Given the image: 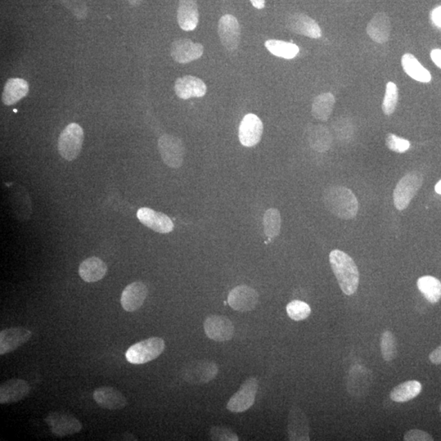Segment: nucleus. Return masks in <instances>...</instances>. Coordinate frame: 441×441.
<instances>
[{"label": "nucleus", "mask_w": 441, "mask_h": 441, "mask_svg": "<svg viewBox=\"0 0 441 441\" xmlns=\"http://www.w3.org/2000/svg\"><path fill=\"white\" fill-rule=\"evenodd\" d=\"M330 262L341 291L350 296L357 292L359 273L354 260L344 252L335 250L330 254Z\"/></svg>", "instance_id": "nucleus-1"}, {"label": "nucleus", "mask_w": 441, "mask_h": 441, "mask_svg": "<svg viewBox=\"0 0 441 441\" xmlns=\"http://www.w3.org/2000/svg\"><path fill=\"white\" fill-rule=\"evenodd\" d=\"M323 203L330 213L344 220L354 218L359 210L358 200L354 193L341 186L327 189L323 194Z\"/></svg>", "instance_id": "nucleus-2"}, {"label": "nucleus", "mask_w": 441, "mask_h": 441, "mask_svg": "<svg viewBox=\"0 0 441 441\" xmlns=\"http://www.w3.org/2000/svg\"><path fill=\"white\" fill-rule=\"evenodd\" d=\"M84 142V130L78 124L67 125L58 138L57 149L63 159L72 161L77 158Z\"/></svg>", "instance_id": "nucleus-3"}, {"label": "nucleus", "mask_w": 441, "mask_h": 441, "mask_svg": "<svg viewBox=\"0 0 441 441\" xmlns=\"http://www.w3.org/2000/svg\"><path fill=\"white\" fill-rule=\"evenodd\" d=\"M165 348V341L160 337H151L130 346L126 353L129 363L142 364L158 358Z\"/></svg>", "instance_id": "nucleus-4"}, {"label": "nucleus", "mask_w": 441, "mask_h": 441, "mask_svg": "<svg viewBox=\"0 0 441 441\" xmlns=\"http://www.w3.org/2000/svg\"><path fill=\"white\" fill-rule=\"evenodd\" d=\"M422 182L424 177L417 172L409 173L400 180L393 193L395 208L400 211L407 209L413 198L420 191Z\"/></svg>", "instance_id": "nucleus-5"}, {"label": "nucleus", "mask_w": 441, "mask_h": 441, "mask_svg": "<svg viewBox=\"0 0 441 441\" xmlns=\"http://www.w3.org/2000/svg\"><path fill=\"white\" fill-rule=\"evenodd\" d=\"M158 148L162 160L172 169L182 167L185 156V147L181 139L170 134L161 136L158 142Z\"/></svg>", "instance_id": "nucleus-6"}, {"label": "nucleus", "mask_w": 441, "mask_h": 441, "mask_svg": "<svg viewBox=\"0 0 441 441\" xmlns=\"http://www.w3.org/2000/svg\"><path fill=\"white\" fill-rule=\"evenodd\" d=\"M218 373V367L213 362L196 361L189 363L184 367L182 377L189 384H205L215 379Z\"/></svg>", "instance_id": "nucleus-7"}, {"label": "nucleus", "mask_w": 441, "mask_h": 441, "mask_svg": "<svg viewBox=\"0 0 441 441\" xmlns=\"http://www.w3.org/2000/svg\"><path fill=\"white\" fill-rule=\"evenodd\" d=\"M259 390V381L250 377L242 384L235 395L229 399L227 409L233 413L245 412L253 406Z\"/></svg>", "instance_id": "nucleus-8"}, {"label": "nucleus", "mask_w": 441, "mask_h": 441, "mask_svg": "<svg viewBox=\"0 0 441 441\" xmlns=\"http://www.w3.org/2000/svg\"><path fill=\"white\" fill-rule=\"evenodd\" d=\"M45 422L50 427L51 433L58 438L79 433L83 429L82 424L77 418L65 413H49Z\"/></svg>", "instance_id": "nucleus-9"}, {"label": "nucleus", "mask_w": 441, "mask_h": 441, "mask_svg": "<svg viewBox=\"0 0 441 441\" xmlns=\"http://www.w3.org/2000/svg\"><path fill=\"white\" fill-rule=\"evenodd\" d=\"M218 35L225 49L228 52L236 51L241 43V26L236 18L227 15L220 18Z\"/></svg>", "instance_id": "nucleus-10"}, {"label": "nucleus", "mask_w": 441, "mask_h": 441, "mask_svg": "<svg viewBox=\"0 0 441 441\" xmlns=\"http://www.w3.org/2000/svg\"><path fill=\"white\" fill-rule=\"evenodd\" d=\"M259 295L253 288L240 285L229 292L228 304L237 312H245L253 310L259 303Z\"/></svg>", "instance_id": "nucleus-11"}, {"label": "nucleus", "mask_w": 441, "mask_h": 441, "mask_svg": "<svg viewBox=\"0 0 441 441\" xmlns=\"http://www.w3.org/2000/svg\"><path fill=\"white\" fill-rule=\"evenodd\" d=\"M373 382L372 372L362 366L350 368L348 377V391L355 398L363 397L368 393Z\"/></svg>", "instance_id": "nucleus-12"}, {"label": "nucleus", "mask_w": 441, "mask_h": 441, "mask_svg": "<svg viewBox=\"0 0 441 441\" xmlns=\"http://www.w3.org/2000/svg\"><path fill=\"white\" fill-rule=\"evenodd\" d=\"M204 328L209 339L215 341L231 340L235 332V327L231 319L223 316H211L207 318Z\"/></svg>", "instance_id": "nucleus-13"}, {"label": "nucleus", "mask_w": 441, "mask_h": 441, "mask_svg": "<svg viewBox=\"0 0 441 441\" xmlns=\"http://www.w3.org/2000/svg\"><path fill=\"white\" fill-rule=\"evenodd\" d=\"M263 124L259 116L247 114L242 120L238 129V138L243 146L254 147L262 139Z\"/></svg>", "instance_id": "nucleus-14"}, {"label": "nucleus", "mask_w": 441, "mask_h": 441, "mask_svg": "<svg viewBox=\"0 0 441 441\" xmlns=\"http://www.w3.org/2000/svg\"><path fill=\"white\" fill-rule=\"evenodd\" d=\"M171 56L175 62L186 64L199 59L203 55V45L188 39L175 40L171 45Z\"/></svg>", "instance_id": "nucleus-15"}, {"label": "nucleus", "mask_w": 441, "mask_h": 441, "mask_svg": "<svg viewBox=\"0 0 441 441\" xmlns=\"http://www.w3.org/2000/svg\"><path fill=\"white\" fill-rule=\"evenodd\" d=\"M32 332L24 327L6 328L0 332V355L13 352L30 341Z\"/></svg>", "instance_id": "nucleus-16"}, {"label": "nucleus", "mask_w": 441, "mask_h": 441, "mask_svg": "<svg viewBox=\"0 0 441 441\" xmlns=\"http://www.w3.org/2000/svg\"><path fill=\"white\" fill-rule=\"evenodd\" d=\"M286 26L294 33L312 39L321 37V29L317 22L303 13H294L288 17Z\"/></svg>", "instance_id": "nucleus-17"}, {"label": "nucleus", "mask_w": 441, "mask_h": 441, "mask_svg": "<svg viewBox=\"0 0 441 441\" xmlns=\"http://www.w3.org/2000/svg\"><path fill=\"white\" fill-rule=\"evenodd\" d=\"M137 217L144 226L156 232L168 234L173 232V223L167 215L149 208H142L138 211Z\"/></svg>", "instance_id": "nucleus-18"}, {"label": "nucleus", "mask_w": 441, "mask_h": 441, "mask_svg": "<svg viewBox=\"0 0 441 441\" xmlns=\"http://www.w3.org/2000/svg\"><path fill=\"white\" fill-rule=\"evenodd\" d=\"M147 295L148 289L145 283L133 282L124 290L121 295V305L126 312H133L142 307Z\"/></svg>", "instance_id": "nucleus-19"}, {"label": "nucleus", "mask_w": 441, "mask_h": 441, "mask_svg": "<svg viewBox=\"0 0 441 441\" xmlns=\"http://www.w3.org/2000/svg\"><path fill=\"white\" fill-rule=\"evenodd\" d=\"M93 398L99 406L109 411H120L128 404L124 394L111 386L97 388L94 391Z\"/></svg>", "instance_id": "nucleus-20"}, {"label": "nucleus", "mask_w": 441, "mask_h": 441, "mask_svg": "<svg viewBox=\"0 0 441 441\" xmlns=\"http://www.w3.org/2000/svg\"><path fill=\"white\" fill-rule=\"evenodd\" d=\"M30 386L24 379L8 380L0 386V404H7L20 402L29 395Z\"/></svg>", "instance_id": "nucleus-21"}, {"label": "nucleus", "mask_w": 441, "mask_h": 441, "mask_svg": "<svg viewBox=\"0 0 441 441\" xmlns=\"http://www.w3.org/2000/svg\"><path fill=\"white\" fill-rule=\"evenodd\" d=\"M175 93L179 98L187 100L191 97H202L207 93L204 81L192 75L178 78L174 84Z\"/></svg>", "instance_id": "nucleus-22"}, {"label": "nucleus", "mask_w": 441, "mask_h": 441, "mask_svg": "<svg viewBox=\"0 0 441 441\" xmlns=\"http://www.w3.org/2000/svg\"><path fill=\"white\" fill-rule=\"evenodd\" d=\"M290 440H310V429L307 417L298 407L291 409L288 424Z\"/></svg>", "instance_id": "nucleus-23"}, {"label": "nucleus", "mask_w": 441, "mask_h": 441, "mask_svg": "<svg viewBox=\"0 0 441 441\" xmlns=\"http://www.w3.org/2000/svg\"><path fill=\"white\" fill-rule=\"evenodd\" d=\"M199 10L196 0H180L178 9V22L185 31L194 30L199 24Z\"/></svg>", "instance_id": "nucleus-24"}, {"label": "nucleus", "mask_w": 441, "mask_h": 441, "mask_svg": "<svg viewBox=\"0 0 441 441\" xmlns=\"http://www.w3.org/2000/svg\"><path fill=\"white\" fill-rule=\"evenodd\" d=\"M391 21L385 12H377L367 26V33L373 41L384 44L388 41L391 35Z\"/></svg>", "instance_id": "nucleus-25"}, {"label": "nucleus", "mask_w": 441, "mask_h": 441, "mask_svg": "<svg viewBox=\"0 0 441 441\" xmlns=\"http://www.w3.org/2000/svg\"><path fill=\"white\" fill-rule=\"evenodd\" d=\"M106 272V264L96 256L84 260L79 268V276L82 278L84 281L88 283L101 281L102 279L104 278Z\"/></svg>", "instance_id": "nucleus-26"}, {"label": "nucleus", "mask_w": 441, "mask_h": 441, "mask_svg": "<svg viewBox=\"0 0 441 441\" xmlns=\"http://www.w3.org/2000/svg\"><path fill=\"white\" fill-rule=\"evenodd\" d=\"M29 93V84L24 79H9L4 85L2 100L4 105L16 104Z\"/></svg>", "instance_id": "nucleus-27"}, {"label": "nucleus", "mask_w": 441, "mask_h": 441, "mask_svg": "<svg viewBox=\"0 0 441 441\" xmlns=\"http://www.w3.org/2000/svg\"><path fill=\"white\" fill-rule=\"evenodd\" d=\"M11 192V204L13 213L16 215L17 219L21 220H28L31 214V204L28 193H27L24 187L16 185L12 187Z\"/></svg>", "instance_id": "nucleus-28"}, {"label": "nucleus", "mask_w": 441, "mask_h": 441, "mask_svg": "<svg viewBox=\"0 0 441 441\" xmlns=\"http://www.w3.org/2000/svg\"><path fill=\"white\" fill-rule=\"evenodd\" d=\"M402 64L404 72L418 82L429 83L431 80L430 72L424 68L412 54H404L402 57Z\"/></svg>", "instance_id": "nucleus-29"}, {"label": "nucleus", "mask_w": 441, "mask_h": 441, "mask_svg": "<svg viewBox=\"0 0 441 441\" xmlns=\"http://www.w3.org/2000/svg\"><path fill=\"white\" fill-rule=\"evenodd\" d=\"M310 147L318 152H326L332 146V136L328 129L321 125L312 126L308 130Z\"/></svg>", "instance_id": "nucleus-30"}, {"label": "nucleus", "mask_w": 441, "mask_h": 441, "mask_svg": "<svg viewBox=\"0 0 441 441\" xmlns=\"http://www.w3.org/2000/svg\"><path fill=\"white\" fill-rule=\"evenodd\" d=\"M422 384L416 380L403 382L391 391L390 397L395 402L404 403L415 399L420 394Z\"/></svg>", "instance_id": "nucleus-31"}, {"label": "nucleus", "mask_w": 441, "mask_h": 441, "mask_svg": "<svg viewBox=\"0 0 441 441\" xmlns=\"http://www.w3.org/2000/svg\"><path fill=\"white\" fill-rule=\"evenodd\" d=\"M335 104V97L332 93L319 94L312 103V115L318 120L327 121L334 110Z\"/></svg>", "instance_id": "nucleus-32"}, {"label": "nucleus", "mask_w": 441, "mask_h": 441, "mask_svg": "<svg viewBox=\"0 0 441 441\" xmlns=\"http://www.w3.org/2000/svg\"><path fill=\"white\" fill-rule=\"evenodd\" d=\"M417 289L431 303H438L441 299V282L433 276H426L418 279Z\"/></svg>", "instance_id": "nucleus-33"}, {"label": "nucleus", "mask_w": 441, "mask_h": 441, "mask_svg": "<svg viewBox=\"0 0 441 441\" xmlns=\"http://www.w3.org/2000/svg\"><path fill=\"white\" fill-rule=\"evenodd\" d=\"M265 46L273 55L285 58V59H292L299 53V48L296 44L282 41V40H268L265 43Z\"/></svg>", "instance_id": "nucleus-34"}, {"label": "nucleus", "mask_w": 441, "mask_h": 441, "mask_svg": "<svg viewBox=\"0 0 441 441\" xmlns=\"http://www.w3.org/2000/svg\"><path fill=\"white\" fill-rule=\"evenodd\" d=\"M264 232L270 240L276 237L281 232V217L276 209H270L263 217Z\"/></svg>", "instance_id": "nucleus-35"}, {"label": "nucleus", "mask_w": 441, "mask_h": 441, "mask_svg": "<svg viewBox=\"0 0 441 441\" xmlns=\"http://www.w3.org/2000/svg\"><path fill=\"white\" fill-rule=\"evenodd\" d=\"M381 353L386 362H393L397 357V349L395 337L391 331H385L381 337Z\"/></svg>", "instance_id": "nucleus-36"}, {"label": "nucleus", "mask_w": 441, "mask_h": 441, "mask_svg": "<svg viewBox=\"0 0 441 441\" xmlns=\"http://www.w3.org/2000/svg\"><path fill=\"white\" fill-rule=\"evenodd\" d=\"M286 312L288 316H289L292 321H301L307 319L312 309L308 303H304L303 301L294 300L287 305Z\"/></svg>", "instance_id": "nucleus-37"}, {"label": "nucleus", "mask_w": 441, "mask_h": 441, "mask_svg": "<svg viewBox=\"0 0 441 441\" xmlns=\"http://www.w3.org/2000/svg\"><path fill=\"white\" fill-rule=\"evenodd\" d=\"M398 88L397 84L389 82L386 84L384 102H382V111L386 115L394 113L398 102Z\"/></svg>", "instance_id": "nucleus-38"}, {"label": "nucleus", "mask_w": 441, "mask_h": 441, "mask_svg": "<svg viewBox=\"0 0 441 441\" xmlns=\"http://www.w3.org/2000/svg\"><path fill=\"white\" fill-rule=\"evenodd\" d=\"M386 145L388 149L397 153H404L411 147V143L406 139L395 134H388L386 138Z\"/></svg>", "instance_id": "nucleus-39"}, {"label": "nucleus", "mask_w": 441, "mask_h": 441, "mask_svg": "<svg viewBox=\"0 0 441 441\" xmlns=\"http://www.w3.org/2000/svg\"><path fill=\"white\" fill-rule=\"evenodd\" d=\"M210 438L213 440L238 441V435L232 430L223 426H214L210 430Z\"/></svg>", "instance_id": "nucleus-40"}, {"label": "nucleus", "mask_w": 441, "mask_h": 441, "mask_svg": "<svg viewBox=\"0 0 441 441\" xmlns=\"http://www.w3.org/2000/svg\"><path fill=\"white\" fill-rule=\"evenodd\" d=\"M406 441H433L434 439L430 434L421 430H411L407 431L404 435Z\"/></svg>", "instance_id": "nucleus-41"}, {"label": "nucleus", "mask_w": 441, "mask_h": 441, "mask_svg": "<svg viewBox=\"0 0 441 441\" xmlns=\"http://www.w3.org/2000/svg\"><path fill=\"white\" fill-rule=\"evenodd\" d=\"M429 359L431 363L441 366V345L430 354Z\"/></svg>", "instance_id": "nucleus-42"}, {"label": "nucleus", "mask_w": 441, "mask_h": 441, "mask_svg": "<svg viewBox=\"0 0 441 441\" xmlns=\"http://www.w3.org/2000/svg\"><path fill=\"white\" fill-rule=\"evenodd\" d=\"M431 20L436 26L441 28V6L435 8L431 12Z\"/></svg>", "instance_id": "nucleus-43"}, {"label": "nucleus", "mask_w": 441, "mask_h": 441, "mask_svg": "<svg viewBox=\"0 0 441 441\" xmlns=\"http://www.w3.org/2000/svg\"><path fill=\"white\" fill-rule=\"evenodd\" d=\"M431 60L441 69V49H433L431 52Z\"/></svg>", "instance_id": "nucleus-44"}, {"label": "nucleus", "mask_w": 441, "mask_h": 441, "mask_svg": "<svg viewBox=\"0 0 441 441\" xmlns=\"http://www.w3.org/2000/svg\"><path fill=\"white\" fill-rule=\"evenodd\" d=\"M250 2L256 8L263 9L265 7V0H250Z\"/></svg>", "instance_id": "nucleus-45"}, {"label": "nucleus", "mask_w": 441, "mask_h": 441, "mask_svg": "<svg viewBox=\"0 0 441 441\" xmlns=\"http://www.w3.org/2000/svg\"><path fill=\"white\" fill-rule=\"evenodd\" d=\"M128 2L131 4L132 6L137 7L141 6L143 0H128Z\"/></svg>", "instance_id": "nucleus-46"}, {"label": "nucleus", "mask_w": 441, "mask_h": 441, "mask_svg": "<svg viewBox=\"0 0 441 441\" xmlns=\"http://www.w3.org/2000/svg\"><path fill=\"white\" fill-rule=\"evenodd\" d=\"M435 191L436 193H438V194L441 195V180H440V181L436 183Z\"/></svg>", "instance_id": "nucleus-47"}, {"label": "nucleus", "mask_w": 441, "mask_h": 441, "mask_svg": "<svg viewBox=\"0 0 441 441\" xmlns=\"http://www.w3.org/2000/svg\"><path fill=\"white\" fill-rule=\"evenodd\" d=\"M440 411L441 412V404H440Z\"/></svg>", "instance_id": "nucleus-48"}]
</instances>
